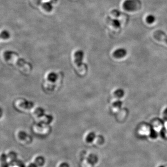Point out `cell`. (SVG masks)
I'll use <instances>...</instances> for the list:
<instances>
[{
    "label": "cell",
    "instance_id": "6da1fadb",
    "mask_svg": "<svg viewBox=\"0 0 167 167\" xmlns=\"http://www.w3.org/2000/svg\"><path fill=\"white\" fill-rule=\"evenodd\" d=\"M5 60L18 67L25 74H29L32 70V65L25 61L24 59L20 58L13 51L7 50L3 54Z\"/></svg>",
    "mask_w": 167,
    "mask_h": 167
},
{
    "label": "cell",
    "instance_id": "7a4b0ae2",
    "mask_svg": "<svg viewBox=\"0 0 167 167\" xmlns=\"http://www.w3.org/2000/svg\"><path fill=\"white\" fill-rule=\"evenodd\" d=\"M84 53L81 50L75 51L72 55V60L79 74L85 75L87 71V66L84 63Z\"/></svg>",
    "mask_w": 167,
    "mask_h": 167
},
{
    "label": "cell",
    "instance_id": "3957f363",
    "mask_svg": "<svg viewBox=\"0 0 167 167\" xmlns=\"http://www.w3.org/2000/svg\"><path fill=\"white\" fill-rule=\"evenodd\" d=\"M60 81V75L55 72H50L46 74L45 78L44 87L46 89L49 90L50 86H52V89H54L55 86L53 84H56Z\"/></svg>",
    "mask_w": 167,
    "mask_h": 167
},
{
    "label": "cell",
    "instance_id": "277c9868",
    "mask_svg": "<svg viewBox=\"0 0 167 167\" xmlns=\"http://www.w3.org/2000/svg\"><path fill=\"white\" fill-rule=\"evenodd\" d=\"M140 4L139 0H125L123 4V7L127 11L133 12L138 10Z\"/></svg>",
    "mask_w": 167,
    "mask_h": 167
},
{
    "label": "cell",
    "instance_id": "5b68a950",
    "mask_svg": "<svg viewBox=\"0 0 167 167\" xmlns=\"http://www.w3.org/2000/svg\"><path fill=\"white\" fill-rule=\"evenodd\" d=\"M16 106L20 110L29 112L34 109V104L27 100H19L16 102Z\"/></svg>",
    "mask_w": 167,
    "mask_h": 167
},
{
    "label": "cell",
    "instance_id": "8992f818",
    "mask_svg": "<svg viewBox=\"0 0 167 167\" xmlns=\"http://www.w3.org/2000/svg\"><path fill=\"white\" fill-rule=\"evenodd\" d=\"M9 162L7 155L4 153L0 154V167H8Z\"/></svg>",
    "mask_w": 167,
    "mask_h": 167
},
{
    "label": "cell",
    "instance_id": "52a82bcc",
    "mask_svg": "<svg viewBox=\"0 0 167 167\" xmlns=\"http://www.w3.org/2000/svg\"><path fill=\"white\" fill-rule=\"evenodd\" d=\"M11 37V34L8 31L4 30L0 33V38L4 40H8Z\"/></svg>",
    "mask_w": 167,
    "mask_h": 167
},
{
    "label": "cell",
    "instance_id": "ba28073f",
    "mask_svg": "<svg viewBox=\"0 0 167 167\" xmlns=\"http://www.w3.org/2000/svg\"><path fill=\"white\" fill-rule=\"evenodd\" d=\"M42 7L43 9L46 11V12H51L53 9V6L51 2H44L42 4Z\"/></svg>",
    "mask_w": 167,
    "mask_h": 167
},
{
    "label": "cell",
    "instance_id": "9c48e42d",
    "mask_svg": "<svg viewBox=\"0 0 167 167\" xmlns=\"http://www.w3.org/2000/svg\"><path fill=\"white\" fill-rule=\"evenodd\" d=\"M18 137L20 139L22 140H27V139H29V136L26 133L25 131H20L18 132Z\"/></svg>",
    "mask_w": 167,
    "mask_h": 167
},
{
    "label": "cell",
    "instance_id": "30bf717a",
    "mask_svg": "<svg viewBox=\"0 0 167 167\" xmlns=\"http://www.w3.org/2000/svg\"><path fill=\"white\" fill-rule=\"evenodd\" d=\"M44 161V159L42 157H38L36 159L35 163H34V164L30 165L29 167H36V165H37L38 166H41L43 164Z\"/></svg>",
    "mask_w": 167,
    "mask_h": 167
},
{
    "label": "cell",
    "instance_id": "8fae6325",
    "mask_svg": "<svg viewBox=\"0 0 167 167\" xmlns=\"http://www.w3.org/2000/svg\"><path fill=\"white\" fill-rule=\"evenodd\" d=\"M125 51L123 49H119L114 51L113 55L115 57H120L123 55L125 53Z\"/></svg>",
    "mask_w": 167,
    "mask_h": 167
},
{
    "label": "cell",
    "instance_id": "7c38bea8",
    "mask_svg": "<svg viewBox=\"0 0 167 167\" xmlns=\"http://www.w3.org/2000/svg\"><path fill=\"white\" fill-rule=\"evenodd\" d=\"M96 135L94 132H90L88 134L86 138V141L87 142H93L94 139H95Z\"/></svg>",
    "mask_w": 167,
    "mask_h": 167
},
{
    "label": "cell",
    "instance_id": "4fadbf2b",
    "mask_svg": "<svg viewBox=\"0 0 167 167\" xmlns=\"http://www.w3.org/2000/svg\"><path fill=\"white\" fill-rule=\"evenodd\" d=\"M156 19V17L154 15H149L146 18V21L148 24H151L155 22Z\"/></svg>",
    "mask_w": 167,
    "mask_h": 167
},
{
    "label": "cell",
    "instance_id": "5bb4252c",
    "mask_svg": "<svg viewBox=\"0 0 167 167\" xmlns=\"http://www.w3.org/2000/svg\"><path fill=\"white\" fill-rule=\"evenodd\" d=\"M112 25L115 28H119L121 27V23L120 20L116 19L112 20Z\"/></svg>",
    "mask_w": 167,
    "mask_h": 167
},
{
    "label": "cell",
    "instance_id": "9a60e30c",
    "mask_svg": "<svg viewBox=\"0 0 167 167\" xmlns=\"http://www.w3.org/2000/svg\"><path fill=\"white\" fill-rule=\"evenodd\" d=\"M3 115H4L3 111H2V109L0 108V119H1V117H2Z\"/></svg>",
    "mask_w": 167,
    "mask_h": 167
},
{
    "label": "cell",
    "instance_id": "2e32d148",
    "mask_svg": "<svg viewBox=\"0 0 167 167\" xmlns=\"http://www.w3.org/2000/svg\"><path fill=\"white\" fill-rule=\"evenodd\" d=\"M0 39H1V38H0Z\"/></svg>",
    "mask_w": 167,
    "mask_h": 167
}]
</instances>
